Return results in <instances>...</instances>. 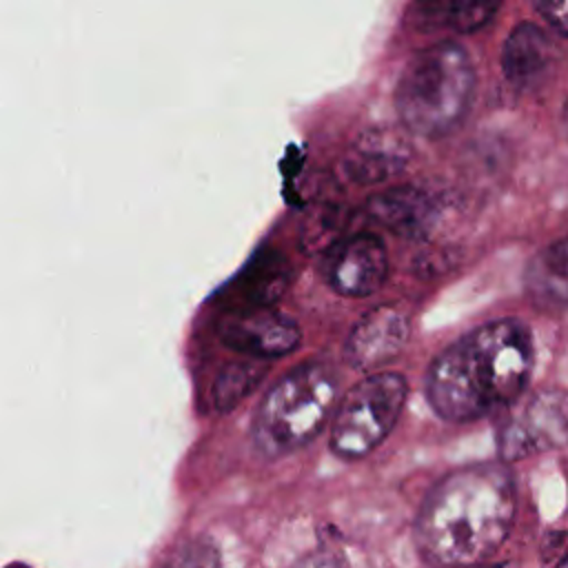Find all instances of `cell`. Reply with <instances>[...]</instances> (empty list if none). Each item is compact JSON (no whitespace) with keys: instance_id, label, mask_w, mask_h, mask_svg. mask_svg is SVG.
<instances>
[{"instance_id":"cell-1","label":"cell","mask_w":568,"mask_h":568,"mask_svg":"<svg viewBox=\"0 0 568 568\" xmlns=\"http://www.w3.org/2000/svg\"><path fill=\"white\" fill-rule=\"evenodd\" d=\"M535 346L515 317L486 322L446 346L426 373V399L446 422H473L513 404L530 382Z\"/></svg>"},{"instance_id":"cell-2","label":"cell","mask_w":568,"mask_h":568,"mask_svg":"<svg viewBox=\"0 0 568 568\" xmlns=\"http://www.w3.org/2000/svg\"><path fill=\"white\" fill-rule=\"evenodd\" d=\"M515 513V479L504 464L457 468L424 499L415 528L417 546L437 568L475 566L504 544Z\"/></svg>"},{"instance_id":"cell-3","label":"cell","mask_w":568,"mask_h":568,"mask_svg":"<svg viewBox=\"0 0 568 568\" xmlns=\"http://www.w3.org/2000/svg\"><path fill=\"white\" fill-rule=\"evenodd\" d=\"M477 73L468 51L455 40H437L404 64L395 109L406 131L437 140L453 133L470 111Z\"/></svg>"},{"instance_id":"cell-4","label":"cell","mask_w":568,"mask_h":568,"mask_svg":"<svg viewBox=\"0 0 568 568\" xmlns=\"http://www.w3.org/2000/svg\"><path fill=\"white\" fill-rule=\"evenodd\" d=\"M339 377L326 362H306L277 379L253 417V444L268 457H282L311 444L331 422Z\"/></svg>"},{"instance_id":"cell-5","label":"cell","mask_w":568,"mask_h":568,"mask_svg":"<svg viewBox=\"0 0 568 568\" xmlns=\"http://www.w3.org/2000/svg\"><path fill=\"white\" fill-rule=\"evenodd\" d=\"M406 397L404 375L393 371L364 375L335 404L331 450L342 459H359L375 450L397 424Z\"/></svg>"},{"instance_id":"cell-6","label":"cell","mask_w":568,"mask_h":568,"mask_svg":"<svg viewBox=\"0 0 568 568\" xmlns=\"http://www.w3.org/2000/svg\"><path fill=\"white\" fill-rule=\"evenodd\" d=\"M566 393L561 388L537 390L519 413H515L497 433V453L501 462H519L566 439Z\"/></svg>"},{"instance_id":"cell-7","label":"cell","mask_w":568,"mask_h":568,"mask_svg":"<svg viewBox=\"0 0 568 568\" xmlns=\"http://www.w3.org/2000/svg\"><path fill=\"white\" fill-rule=\"evenodd\" d=\"M388 271L386 246L373 233H357L331 244L322 262L326 284L344 297H368L377 293Z\"/></svg>"},{"instance_id":"cell-8","label":"cell","mask_w":568,"mask_h":568,"mask_svg":"<svg viewBox=\"0 0 568 568\" xmlns=\"http://www.w3.org/2000/svg\"><path fill=\"white\" fill-rule=\"evenodd\" d=\"M220 339L235 353L266 359L293 353L302 342V331L288 315L271 306H248L220 324Z\"/></svg>"},{"instance_id":"cell-9","label":"cell","mask_w":568,"mask_h":568,"mask_svg":"<svg viewBox=\"0 0 568 568\" xmlns=\"http://www.w3.org/2000/svg\"><path fill=\"white\" fill-rule=\"evenodd\" d=\"M410 335V320L399 306L382 304L371 308L351 331L344 344V359L348 366L377 373L379 366L395 359Z\"/></svg>"},{"instance_id":"cell-10","label":"cell","mask_w":568,"mask_h":568,"mask_svg":"<svg viewBox=\"0 0 568 568\" xmlns=\"http://www.w3.org/2000/svg\"><path fill=\"white\" fill-rule=\"evenodd\" d=\"M557 49L548 31L535 22L515 24L501 47L499 64L508 84L517 91L539 89L552 73Z\"/></svg>"},{"instance_id":"cell-11","label":"cell","mask_w":568,"mask_h":568,"mask_svg":"<svg viewBox=\"0 0 568 568\" xmlns=\"http://www.w3.org/2000/svg\"><path fill=\"white\" fill-rule=\"evenodd\" d=\"M368 213L395 235L422 240L433 231L439 217V206L424 189L402 184L373 195L368 200Z\"/></svg>"},{"instance_id":"cell-12","label":"cell","mask_w":568,"mask_h":568,"mask_svg":"<svg viewBox=\"0 0 568 568\" xmlns=\"http://www.w3.org/2000/svg\"><path fill=\"white\" fill-rule=\"evenodd\" d=\"M410 158V146L395 129H368L348 149L344 169L351 180L371 184L397 175Z\"/></svg>"},{"instance_id":"cell-13","label":"cell","mask_w":568,"mask_h":568,"mask_svg":"<svg viewBox=\"0 0 568 568\" xmlns=\"http://www.w3.org/2000/svg\"><path fill=\"white\" fill-rule=\"evenodd\" d=\"M497 11L499 2L493 0H424L410 4L406 18L428 33H470L488 24Z\"/></svg>"},{"instance_id":"cell-14","label":"cell","mask_w":568,"mask_h":568,"mask_svg":"<svg viewBox=\"0 0 568 568\" xmlns=\"http://www.w3.org/2000/svg\"><path fill=\"white\" fill-rule=\"evenodd\" d=\"M566 240L559 237L546 246L528 266L526 291L535 304L541 306H564L566 302Z\"/></svg>"},{"instance_id":"cell-15","label":"cell","mask_w":568,"mask_h":568,"mask_svg":"<svg viewBox=\"0 0 568 568\" xmlns=\"http://www.w3.org/2000/svg\"><path fill=\"white\" fill-rule=\"evenodd\" d=\"M288 282L291 273L286 260L275 253H264L260 260H253L246 266L237 288L242 291L248 306H268L286 291Z\"/></svg>"},{"instance_id":"cell-16","label":"cell","mask_w":568,"mask_h":568,"mask_svg":"<svg viewBox=\"0 0 568 568\" xmlns=\"http://www.w3.org/2000/svg\"><path fill=\"white\" fill-rule=\"evenodd\" d=\"M264 373L266 368L260 359H237L226 364L220 368L211 388L213 406L222 413L233 410L262 382Z\"/></svg>"},{"instance_id":"cell-17","label":"cell","mask_w":568,"mask_h":568,"mask_svg":"<svg viewBox=\"0 0 568 568\" xmlns=\"http://www.w3.org/2000/svg\"><path fill=\"white\" fill-rule=\"evenodd\" d=\"M158 568H222L220 552L209 541H189L166 557Z\"/></svg>"},{"instance_id":"cell-18","label":"cell","mask_w":568,"mask_h":568,"mask_svg":"<svg viewBox=\"0 0 568 568\" xmlns=\"http://www.w3.org/2000/svg\"><path fill=\"white\" fill-rule=\"evenodd\" d=\"M537 13L555 29L561 38L568 36V2L566 0H539L535 2Z\"/></svg>"},{"instance_id":"cell-19","label":"cell","mask_w":568,"mask_h":568,"mask_svg":"<svg viewBox=\"0 0 568 568\" xmlns=\"http://www.w3.org/2000/svg\"><path fill=\"white\" fill-rule=\"evenodd\" d=\"M564 555H566V532L564 530L548 532L541 546V566L552 568Z\"/></svg>"},{"instance_id":"cell-20","label":"cell","mask_w":568,"mask_h":568,"mask_svg":"<svg viewBox=\"0 0 568 568\" xmlns=\"http://www.w3.org/2000/svg\"><path fill=\"white\" fill-rule=\"evenodd\" d=\"M339 566H342V559L335 552L317 550V552H311V555L302 557L291 568H339Z\"/></svg>"},{"instance_id":"cell-21","label":"cell","mask_w":568,"mask_h":568,"mask_svg":"<svg viewBox=\"0 0 568 568\" xmlns=\"http://www.w3.org/2000/svg\"><path fill=\"white\" fill-rule=\"evenodd\" d=\"M552 568H568V555H564V557H561Z\"/></svg>"},{"instance_id":"cell-22","label":"cell","mask_w":568,"mask_h":568,"mask_svg":"<svg viewBox=\"0 0 568 568\" xmlns=\"http://www.w3.org/2000/svg\"><path fill=\"white\" fill-rule=\"evenodd\" d=\"M479 568H510L508 564H486V566H479Z\"/></svg>"}]
</instances>
